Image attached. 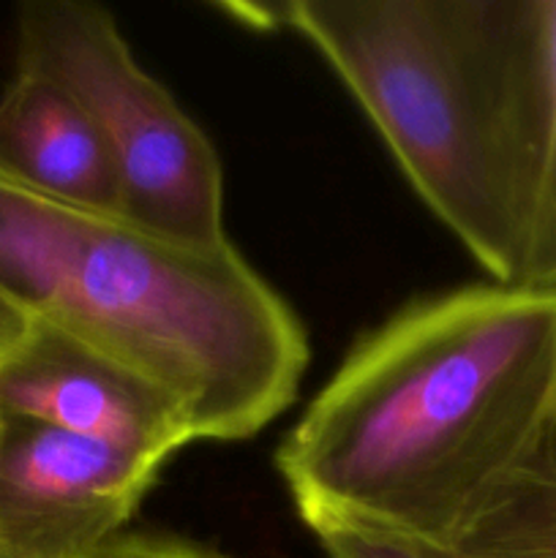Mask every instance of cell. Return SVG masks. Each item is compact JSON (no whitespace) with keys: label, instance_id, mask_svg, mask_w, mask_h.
I'll return each instance as SVG.
<instances>
[{"label":"cell","instance_id":"6da1fadb","mask_svg":"<svg viewBox=\"0 0 556 558\" xmlns=\"http://www.w3.org/2000/svg\"><path fill=\"white\" fill-rule=\"evenodd\" d=\"M556 376V292L474 283L365 332L287 430L276 466L309 529L442 548Z\"/></svg>","mask_w":556,"mask_h":558},{"label":"cell","instance_id":"7a4b0ae2","mask_svg":"<svg viewBox=\"0 0 556 558\" xmlns=\"http://www.w3.org/2000/svg\"><path fill=\"white\" fill-rule=\"evenodd\" d=\"M0 294L172 392L196 441L265 430L311 360L300 316L229 238L183 243L3 174Z\"/></svg>","mask_w":556,"mask_h":558},{"label":"cell","instance_id":"3957f363","mask_svg":"<svg viewBox=\"0 0 556 558\" xmlns=\"http://www.w3.org/2000/svg\"><path fill=\"white\" fill-rule=\"evenodd\" d=\"M259 11L327 60L414 194L491 281L521 287L529 180L516 0H292Z\"/></svg>","mask_w":556,"mask_h":558},{"label":"cell","instance_id":"277c9868","mask_svg":"<svg viewBox=\"0 0 556 558\" xmlns=\"http://www.w3.org/2000/svg\"><path fill=\"white\" fill-rule=\"evenodd\" d=\"M16 69L58 82L85 107L114 163L129 221L183 243L227 240L221 158L142 69L112 11L87 0L22 3Z\"/></svg>","mask_w":556,"mask_h":558},{"label":"cell","instance_id":"5b68a950","mask_svg":"<svg viewBox=\"0 0 556 558\" xmlns=\"http://www.w3.org/2000/svg\"><path fill=\"white\" fill-rule=\"evenodd\" d=\"M164 463L0 417V558H82L134 518Z\"/></svg>","mask_w":556,"mask_h":558},{"label":"cell","instance_id":"8992f818","mask_svg":"<svg viewBox=\"0 0 556 558\" xmlns=\"http://www.w3.org/2000/svg\"><path fill=\"white\" fill-rule=\"evenodd\" d=\"M0 414L167 463L196 441L183 403L120 360L33 322L0 368Z\"/></svg>","mask_w":556,"mask_h":558},{"label":"cell","instance_id":"52a82bcc","mask_svg":"<svg viewBox=\"0 0 556 558\" xmlns=\"http://www.w3.org/2000/svg\"><path fill=\"white\" fill-rule=\"evenodd\" d=\"M0 174L47 199L123 216L118 172L96 123L41 74L16 69L0 93Z\"/></svg>","mask_w":556,"mask_h":558},{"label":"cell","instance_id":"ba28073f","mask_svg":"<svg viewBox=\"0 0 556 558\" xmlns=\"http://www.w3.org/2000/svg\"><path fill=\"white\" fill-rule=\"evenodd\" d=\"M442 550L456 558H556V376Z\"/></svg>","mask_w":556,"mask_h":558},{"label":"cell","instance_id":"9c48e42d","mask_svg":"<svg viewBox=\"0 0 556 558\" xmlns=\"http://www.w3.org/2000/svg\"><path fill=\"white\" fill-rule=\"evenodd\" d=\"M516 65L529 180L521 289L556 292V0H516Z\"/></svg>","mask_w":556,"mask_h":558},{"label":"cell","instance_id":"30bf717a","mask_svg":"<svg viewBox=\"0 0 556 558\" xmlns=\"http://www.w3.org/2000/svg\"><path fill=\"white\" fill-rule=\"evenodd\" d=\"M311 532L327 558H456L420 539L358 523H319Z\"/></svg>","mask_w":556,"mask_h":558},{"label":"cell","instance_id":"8fae6325","mask_svg":"<svg viewBox=\"0 0 556 558\" xmlns=\"http://www.w3.org/2000/svg\"><path fill=\"white\" fill-rule=\"evenodd\" d=\"M82 558H229L210 548L169 537V534H120L112 543L101 545Z\"/></svg>","mask_w":556,"mask_h":558},{"label":"cell","instance_id":"7c38bea8","mask_svg":"<svg viewBox=\"0 0 556 558\" xmlns=\"http://www.w3.org/2000/svg\"><path fill=\"white\" fill-rule=\"evenodd\" d=\"M27 325H31V319H27L14 303H9V300L0 294V368H3L11 349H14L16 343H20V338L25 336ZM0 417H3V414H0Z\"/></svg>","mask_w":556,"mask_h":558}]
</instances>
